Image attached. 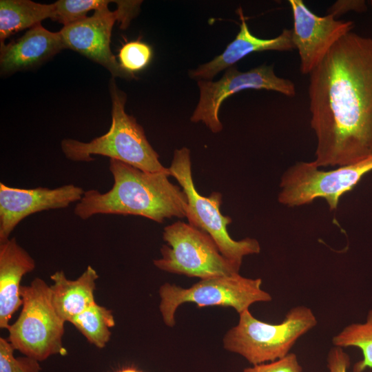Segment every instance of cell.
<instances>
[{"label": "cell", "mask_w": 372, "mask_h": 372, "mask_svg": "<svg viewBox=\"0 0 372 372\" xmlns=\"http://www.w3.org/2000/svg\"><path fill=\"white\" fill-rule=\"evenodd\" d=\"M311 127L318 167L372 156V39L344 35L309 74Z\"/></svg>", "instance_id": "6da1fadb"}, {"label": "cell", "mask_w": 372, "mask_h": 372, "mask_svg": "<svg viewBox=\"0 0 372 372\" xmlns=\"http://www.w3.org/2000/svg\"><path fill=\"white\" fill-rule=\"evenodd\" d=\"M114 183L105 193L85 191L74 213L82 220L98 214L134 215L161 223L167 218L186 217L187 198L168 178V168L159 172L141 170L110 159Z\"/></svg>", "instance_id": "7a4b0ae2"}, {"label": "cell", "mask_w": 372, "mask_h": 372, "mask_svg": "<svg viewBox=\"0 0 372 372\" xmlns=\"http://www.w3.org/2000/svg\"><path fill=\"white\" fill-rule=\"evenodd\" d=\"M112 99V122L108 131L90 142L63 139L61 143L65 156L73 161L90 162L93 155L115 159L149 172L167 169L159 155L149 144L143 127L125 110L126 94L110 82Z\"/></svg>", "instance_id": "3957f363"}, {"label": "cell", "mask_w": 372, "mask_h": 372, "mask_svg": "<svg viewBox=\"0 0 372 372\" xmlns=\"http://www.w3.org/2000/svg\"><path fill=\"white\" fill-rule=\"evenodd\" d=\"M317 324L313 311L303 305L290 309L278 324L262 322L247 309L239 314L238 324L225 334L223 347L252 365L270 362L291 353L296 342Z\"/></svg>", "instance_id": "277c9868"}, {"label": "cell", "mask_w": 372, "mask_h": 372, "mask_svg": "<svg viewBox=\"0 0 372 372\" xmlns=\"http://www.w3.org/2000/svg\"><path fill=\"white\" fill-rule=\"evenodd\" d=\"M22 309L10 325L8 341L24 355L43 361L56 354L65 355V321L55 310L50 286L39 278L21 286Z\"/></svg>", "instance_id": "5b68a950"}, {"label": "cell", "mask_w": 372, "mask_h": 372, "mask_svg": "<svg viewBox=\"0 0 372 372\" xmlns=\"http://www.w3.org/2000/svg\"><path fill=\"white\" fill-rule=\"evenodd\" d=\"M170 176L176 179L187 198L186 218L192 226L205 231L216 242L220 253L237 267H241L245 256L260 251L259 242L246 238L232 239L227 227L232 222L229 216L220 212L222 194L213 192L206 197L195 187L192 176L190 151L183 147L176 149L170 166Z\"/></svg>", "instance_id": "8992f818"}, {"label": "cell", "mask_w": 372, "mask_h": 372, "mask_svg": "<svg viewBox=\"0 0 372 372\" xmlns=\"http://www.w3.org/2000/svg\"><path fill=\"white\" fill-rule=\"evenodd\" d=\"M260 278H249L236 273L200 279L189 288L165 283L158 290L159 309L166 326L176 324L175 313L183 303L198 307H230L240 314L256 302L271 301V294L261 288Z\"/></svg>", "instance_id": "52a82bcc"}, {"label": "cell", "mask_w": 372, "mask_h": 372, "mask_svg": "<svg viewBox=\"0 0 372 372\" xmlns=\"http://www.w3.org/2000/svg\"><path fill=\"white\" fill-rule=\"evenodd\" d=\"M161 257L154 260L158 269L188 277L205 279L239 273L240 267L227 259L213 238L189 223L178 220L164 228Z\"/></svg>", "instance_id": "ba28073f"}, {"label": "cell", "mask_w": 372, "mask_h": 372, "mask_svg": "<svg viewBox=\"0 0 372 372\" xmlns=\"http://www.w3.org/2000/svg\"><path fill=\"white\" fill-rule=\"evenodd\" d=\"M371 171L372 156L329 171L318 169L313 162H298L282 176L278 199L280 203L293 207L322 198L326 200L329 209L334 210L340 198L351 191Z\"/></svg>", "instance_id": "9c48e42d"}, {"label": "cell", "mask_w": 372, "mask_h": 372, "mask_svg": "<svg viewBox=\"0 0 372 372\" xmlns=\"http://www.w3.org/2000/svg\"><path fill=\"white\" fill-rule=\"evenodd\" d=\"M117 8L95 10L90 17L65 25L60 30L65 48L73 50L105 67L114 77L135 79L124 71L110 49L112 28L116 21L126 29L138 14L142 1H114Z\"/></svg>", "instance_id": "30bf717a"}, {"label": "cell", "mask_w": 372, "mask_h": 372, "mask_svg": "<svg viewBox=\"0 0 372 372\" xmlns=\"http://www.w3.org/2000/svg\"><path fill=\"white\" fill-rule=\"evenodd\" d=\"M200 91L198 103L190 118L192 122H203L212 132L223 130L219 110L226 99L240 91L267 90L278 92L287 96L296 94L295 85L289 79L278 76L273 65H262L247 72L239 71L235 65L225 70L217 81H197Z\"/></svg>", "instance_id": "8fae6325"}, {"label": "cell", "mask_w": 372, "mask_h": 372, "mask_svg": "<svg viewBox=\"0 0 372 372\" xmlns=\"http://www.w3.org/2000/svg\"><path fill=\"white\" fill-rule=\"evenodd\" d=\"M289 3L293 18L292 40L300 56V72L310 74L335 43L351 32L354 23L337 20L329 14L318 16L302 0H289Z\"/></svg>", "instance_id": "7c38bea8"}, {"label": "cell", "mask_w": 372, "mask_h": 372, "mask_svg": "<svg viewBox=\"0 0 372 372\" xmlns=\"http://www.w3.org/2000/svg\"><path fill=\"white\" fill-rule=\"evenodd\" d=\"M85 191L73 184L50 189L38 187L21 189L0 183V243L24 218L45 210L66 208L79 202Z\"/></svg>", "instance_id": "4fadbf2b"}, {"label": "cell", "mask_w": 372, "mask_h": 372, "mask_svg": "<svg viewBox=\"0 0 372 372\" xmlns=\"http://www.w3.org/2000/svg\"><path fill=\"white\" fill-rule=\"evenodd\" d=\"M237 13L240 24L236 38L227 45L223 53L197 68L190 70V78L197 81L211 80L218 72L235 65L251 53L267 50L289 51L295 48L292 30L284 29L274 38L260 39L250 32L241 8L237 10Z\"/></svg>", "instance_id": "5bb4252c"}, {"label": "cell", "mask_w": 372, "mask_h": 372, "mask_svg": "<svg viewBox=\"0 0 372 372\" xmlns=\"http://www.w3.org/2000/svg\"><path fill=\"white\" fill-rule=\"evenodd\" d=\"M65 48L60 31L51 32L39 23L18 39L1 44V74L35 67Z\"/></svg>", "instance_id": "9a60e30c"}, {"label": "cell", "mask_w": 372, "mask_h": 372, "mask_svg": "<svg viewBox=\"0 0 372 372\" xmlns=\"http://www.w3.org/2000/svg\"><path fill=\"white\" fill-rule=\"evenodd\" d=\"M35 268L32 257L15 238L0 243V327L8 329L12 315L22 306L21 281Z\"/></svg>", "instance_id": "2e32d148"}, {"label": "cell", "mask_w": 372, "mask_h": 372, "mask_svg": "<svg viewBox=\"0 0 372 372\" xmlns=\"http://www.w3.org/2000/svg\"><path fill=\"white\" fill-rule=\"evenodd\" d=\"M99 275L88 265L76 280H69L63 271L51 275L53 284L50 286L53 306L65 321H71L91 305L96 303L94 290Z\"/></svg>", "instance_id": "e0dca14e"}, {"label": "cell", "mask_w": 372, "mask_h": 372, "mask_svg": "<svg viewBox=\"0 0 372 372\" xmlns=\"http://www.w3.org/2000/svg\"><path fill=\"white\" fill-rule=\"evenodd\" d=\"M53 12V3L45 4L30 0H1V44L14 34L31 28L47 18L52 19Z\"/></svg>", "instance_id": "ac0fdd59"}, {"label": "cell", "mask_w": 372, "mask_h": 372, "mask_svg": "<svg viewBox=\"0 0 372 372\" xmlns=\"http://www.w3.org/2000/svg\"><path fill=\"white\" fill-rule=\"evenodd\" d=\"M70 323L90 343L99 349L105 347L109 342L110 329L115 325L112 311L96 302L75 317Z\"/></svg>", "instance_id": "d6986e66"}, {"label": "cell", "mask_w": 372, "mask_h": 372, "mask_svg": "<svg viewBox=\"0 0 372 372\" xmlns=\"http://www.w3.org/2000/svg\"><path fill=\"white\" fill-rule=\"evenodd\" d=\"M332 343L335 347H353L361 350L362 359L353 365V372L372 369V309L369 311L364 322L346 326L333 336Z\"/></svg>", "instance_id": "ffe728a7"}, {"label": "cell", "mask_w": 372, "mask_h": 372, "mask_svg": "<svg viewBox=\"0 0 372 372\" xmlns=\"http://www.w3.org/2000/svg\"><path fill=\"white\" fill-rule=\"evenodd\" d=\"M113 1L107 0H59L54 3L52 20L65 25L81 21L87 17L91 10L108 7Z\"/></svg>", "instance_id": "44dd1931"}, {"label": "cell", "mask_w": 372, "mask_h": 372, "mask_svg": "<svg viewBox=\"0 0 372 372\" xmlns=\"http://www.w3.org/2000/svg\"><path fill=\"white\" fill-rule=\"evenodd\" d=\"M152 56V47L140 39L125 42L119 49L118 54L121 67L132 75L145 69L151 62Z\"/></svg>", "instance_id": "7402d4cb"}, {"label": "cell", "mask_w": 372, "mask_h": 372, "mask_svg": "<svg viewBox=\"0 0 372 372\" xmlns=\"http://www.w3.org/2000/svg\"><path fill=\"white\" fill-rule=\"evenodd\" d=\"M14 350L8 340L0 338V372H40L39 361L27 355L15 357Z\"/></svg>", "instance_id": "603a6c76"}, {"label": "cell", "mask_w": 372, "mask_h": 372, "mask_svg": "<svg viewBox=\"0 0 372 372\" xmlns=\"http://www.w3.org/2000/svg\"><path fill=\"white\" fill-rule=\"evenodd\" d=\"M242 372H303V369L297 355L291 352L276 361L245 368Z\"/></svg>", "instance_id": "cb8c5ba5"}, {"label": "cell", "mask_w": 372, "mask_h": 372, "mask_svg": "<svg viewBox=\"0 0 372 372\" xmlns=\"http://www.w3.org/2000/svg\"><path fill=\"white\" fill-rule=\"evenodd\" d=\"M351 364L350 357L343 348L332 347L327 356L329 372H347Z\"/></svg>", "instance_id": "d4e9b609"}, {"label": "cell", "mask_w": 372, "mask_h": 372, "mask_svg": "<svg viewBox=\"0 0 372 372\" xmlns=\"http://www.w3.org/2000/svg\"><path fill=\"white\" fill-rule=\"evenodd\" d=\"M367 9L366 3L362 0H338L328 10V14L335 19L349 11L362 12Z\"/></svg>", "instance_id": "484cf974"}, {"label": "cell", "mask_w": 372, "mask_h": 372, "mask_svg": "<svg viewBox=\"0 0 372 372\" xmlns=\"http://www.w3.org/2000/svg\"><path fill=\"white\" fill-rule=\"evenodd\" d=\"M117 372H141V371H139L134 369L128 368V369H124L120 370Z\"/></svg>", "instance_id": "4316f807"}, {"label": "cell", "mask_w": 372, "mask_h": 372, "mask_svg": "<svg viewBox=\"0 0 372 372\" xmlns=\"http://www.w3.org/2000/svg\"><path fill=\"white\" fill-rule=\"evenodd\" d=\"M371 6H372V1H371Z\"/></svg>", "instance_id": "83f0119b"}]
</instances>
